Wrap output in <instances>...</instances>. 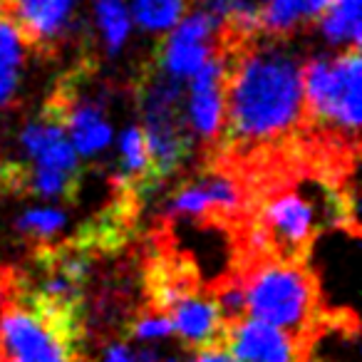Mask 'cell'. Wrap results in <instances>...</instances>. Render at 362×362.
Here are the masks:
<instances>
[{
	"label": "cell",
	"mask_w": 362,
	"mask_h": 362,
	"mask_svg": "<svg viewBox=\"0 0 362 362\" xmlns=\"http://www.w3.org/2000/svg\"><path fill=\"white\" fill-rule=\"evenodd\" d=\"M226 42V119L221 136L236 149H258L288 136L305 115L303 65L278 40Z\"/></svg>",
	"instance_id": "6da1fadb"
},
{
	"label": "cell",
	"mask_w": 362,
	"mask_h": 362,
	"mask_svg": "<svg viewBox=\"0 0 362 362\" xmlns=\"http://www.w3.org/2000/svg\"><path fill=\"white\" fill-rule=\"evenodd\" d=\"M246 315L271 322L310 347L325 330L317 278L305 263L256 258L241 273Z\"/></svg>",
	"instance_id": "7a4b0ae2"
},
{
	"label": "cell",
	"mask_w": 362,
	"mask_h": 362,
	"mask_svg": "<svg viewBox=\"0 0 362 362\" xmlns=\"http://www.w3.org/2000/svg\"><path fill=\"white\" fill-rule=\"evenodd\" d=\"M85 325L40 303L23 283H0V362H85Z\"/></svg>",
	"instance_id": "3957f363"
},
{
	"label": "cell",
	"mask_w": 362,
	"mask_h": 362,
	"mask_svg": "<svg viewBox=\"0 0 362 362\" xmlns=\"http://www.w3.org/2000/svg\"><path fill=\"white\" fill-rule=\"evenodd\" d=\"M141 132L146 136L156 187L174 176L192 154L194 136L184 107V82L149 65L139 82Z\"/></svg>",
	"instance_id": "277c9868"
},
{
	"label": "cell",
	"mask_w": 362,
	"mask_h": 362,
	"mask_svg": "<svg viewBox=\"0 0 362 362\" xmlns=\"http://www.w3.org/2000/svg\"><path fill=\"white\" fill-rule=\"evenodd\" d=\"M362 60L360 47L335 57H315L303 67L305 112L320 129L355 141L362 122Z\"/></svg>",
	"instance_id": "5b68a950"
},
{
	"label": "cell",
	"mask_w": 362,
	"mask_h": 362,
	"mask_svg": "<svg viewBox=\"0 0 362 362\" xmlns=\"http://www.w3.org/2000/svg\"><path fill=\"white\" fill-rule=\"evenodd\" d=\"M21 144L28 156V166L21 164V187L42 199L72 202L82 184V164L55 102L47 100L40 115L23 129Z\"/></svg>",
	"instance_id": "8992f818"
},
{
	"label": "cell",
	"mask_w": 362,
	"mask_h": 362,
	"mask_svg": "<svg viewBox=\"0 0 362 362\" xmlns=\"http://www.w3.org/2000/svg\"><path fill=\"white\" fill-rule=\"evenodd\" d=\"M317 233L315 204L305 194L288 189L266 199L253 233L258 258L305 263Z\"/></svg>",
	"instance_id": "52a82bcc"
},
{
	"label": "cell",
	"mask_w": 362,
	"mask_h": 362,
	"mask_svg": "<svg viewBox=\"0 0 362 362\" xmlns=\"http://www.w3.org/2000/svg\"><path fill=\"white\" fill-rule=\"evenodd\" d=\"M221 42L223 33L216 18L204 8H197L169 30L156 52V67L174 80L184 82L206 65L209 57L221 47Z\"/></svg>",
	"instance_id": "ba28073f"
},
{
	"label": "cell",
	"mask_w": 362,
	"mask_h": 362,
	"mask_svg": "<svg viewBox=\"0 0 362 362\" xmlns=\"http://www.w3.org/2000/svg\"><path fill=\"white\" fill-rule=\"evenodd\" d=\"M226 75H228V50L221 42L209 62L192 75L187 92V122L192 136L204 144H216L221 139L223 119H226Z\"/></svg>",
	"instance_id": "9c48e42d"
},
{
	"label": "cell",
	"mask_w": 362,
	"mask_h": 362,
	"mask_svg": "<svg viewBox=\"0 0 362 362\" xmlns=\"http://www.w3.org/2000/svg\"><path fill=\"white\" fill-rule=\"evenodd\" d=\"M3 13L16 23L28 45L37 52H55L77 25L80 0H6Z\"/></svg>",
	"instance_id": "30bf717a"
},
{
	"label": "cell",
	"mask_w": 362,
	"mask_h": 362,
	"mask_svg": "<svg viewBox=\"0 0 362 362\" xmlns=\"http://www.w3.org/2000/svg\"><path fill=\"white\" fill-rule=\"evenodd\" d=\"M223 347L236 362H305L308 355V347L298 337L256 317L228 322Z\"/></svg>",
	"instance_id": "8fae6325"
},
{
	"label": "cell",
	"mask_w": 362,
	"mask_h": 362,
	"mask_svg": "<svg viewBox=\"0 0 362 362\" xmlns=\"http://www.w3.org/2000/svg\"><path fill=\"white\" fill-rule=\"evenodd\" d=\"M243 194L233 176L226 171H206L199 179L171 197L169 214L181 218H206V216H231L241 209Z\"/></svg>",
	"instance_id": "7c38bea8"
},
{
	"label": "cell",
	"mask_w": 362,
	"mask_h": 362,
	"mask_svg": "<svg viewBox=\"0 0 362 362\" xmlns=\"http://www.w3.org/2000/svg\"><path fill=\"white\" fill-rule=\"evenodd\" d=\"M166 315L171 317L174 335L179 337L189 350H204V347L223 345V322L211 293H202L199 288L184 293Z\"/></svg>",
	"instance_id": "4fadbf2b"
},
{
	"label": "cell",
	"mask_w": 362,
	"mask_h": 362,
	"mask_svg": "<svg viewBox=\"0 0 362 362\" xmlns=\"http://www.w3.org/2000/svg\"><path fill=\"white\" fill-rule=\"evenodd\" d=\"M119 181L129 197H144L146 192L156 189L154 174H151V159L146 136L139 124L129 127L119 136Z\"/></svg>",
	"instance_id": "5bb4252c"
},
{
	"label": "cell",
	"mask_w": 362,
	"mask_h": 362,
	"mask_svg": "<svg viewBox=\"0 0 362 362\" xmlns=\"http://www.w3.org/2000/svg\"><path fill=\"white\" fill-rule=\"evenodd\" d=\"M28 42L16 23L0 11V112L13 105L23 80Z\"/></svg>",
	"instance_id": "9a60e30c"
},
{
	"label": "cell",
	"mask_w": 362,
	"mask_h": 362,
	"mask_svg": "<svg viewBox=\"0 0 362 362\" xmlns=\"http://www.w3.org/2000/svg\"><path fill=\"white\" fill-rule=\"evenodd\" d=\"M320 30L330 45L360 47V0H332L320 18Z\"/></svg>",
	"instance_id": "2e32d148"
},
{
	"label": "cell",
	"mask_w": 362,
	"mask_h": 362,
	"mask_svg": "<svg viewBox=\"0 0 362 362\" xmlns=\"http://www.w3.org/2000/svg\"><path fill=\"white\" fill-rule=\"evenodd\" d=\"M95 21L107 55H117L127 45L132 33V18L127 6L122 0H95Z\"/></svg>",
	"instance_id": "e0dca14e"
},
{
	"label": "cell",
	"mask_w": 362,
	"mask_h": 362,
	"mask_svg": "<svg viewBox=\"0 0 362 362\" xmlns=\"http://www.w3.org/2000/svg\"><path fill=\"white\" fill-rule=\"evenodd\" d=\"M187 16V0H132L129 18L146 33H169Z\"/></svg>",
	"instance_id": "ac0fdd59"
},
{
	"label": "cell",
	"mask_w": 362,
	"mask_h": 362,
	"mask_svg": "<svg viewBox=\"0 0 362 362\" xmlns=\"http://www.w3.org/2000/svg\"><path fill=\"white\" fill-rule=\"evenodd\" d=\"M67 223V214L62 209L55 206H33L25 214L18 216V231L25 238L35 241L37 246H47L52 243V238L65 228Z\"/></svg>",
	"instance_id": "d6986e66"
},
{
	"label": "cell",
	"mask_w": 362,
	"mask_h": 362,
	"mask_svg": "<svg viewBox=\"0 0 362 362\" xmlns=\"http://www.w3.org/2000/svg\"><path fill=\"white\" fill-rule=\"evenodd\" d=\"M261 33L268 37L291 35L300 25H305L298 0H263L261 3Z\"/></svg>",
	"instance_id": "ffe728a7"
},
{
	"label": "cell",
	"mask_w": 362,
	"mask_h": 362,
	"mask_svg": "<svg viewBox=\"0 0 362 362\" xmlns=\"http://www.w3.org/2000/svg\"><path fill=\"white\" fill-rule=\"evenodd\" d=\"M171 335H174L171 317L161 310L144 308L141 313H136L134 320H129V337L136 342H154V340H164V337H171Z\"/></svg>",
	"instance_id": "44dd1931"
},
{
	"label": "cell",
	"mask_w": 362,
	"mask_h": 362,
	"mask_svg": "<svg viewBox=\"0 0 362 362\" xmlns=\"http://www.w3.org/2000/svg\"><path fill=\"white\" fill-rule=\"evenodd\" d=\"M97 362H161V355L144 342L136 340H112L102 350Z\"/></svg>",
	"instance_id": "7402d4cb"
},
{
	"label": "cell",
	"mask_w": 362,
	"mask_h": 362,
	"mask_svg": "<svg viewBox=\"0 0 362 362\" xmlns=\"http://www.w3.org/2000/svg\"><path fill=\"white\" fill-rule=\"evenodd\" d=\"M332 0H298V6H300V13H303V21L308 23H315L325 16V11L330 8Z\"/></svg>",
	"instance_id": "603a6c76"
},
{
	"label": "cell",
	"mask_w": 362,
	"mask_h": 362,
	"mask_svg": "<svg viewBox=\"0 0 362 362\" xmlns=\"http://www.w3.org/2000/svg\"><path fill=\"white\" fill-rule=\"evenodd\" d=\"M21 187V166L0 159V194Z\"/></svg>",
	"instance_id": "cb8c5ba5"
},
{
	"label": "cell",
	"mask_w": 362,
	"mask_h": 362,
	"mask_svg": "<svg viewBox=\"0 0 362 362\" xmlns=\"http://www.w3.org/2000/svg\"><path fill=\"white\" fill-rule=\"evenodd\" d=\"M189 362H236V360H233L226 347L216 345V347H204V350H194V357Z\"/></svg>",
	"instance_id": "d4e9b609"
},
{
	"label": "cell",
	"mask_w": 362,
	"mask_h": 362,
	"mask_svg": "<svg viewBox=\"0 0 362 362\" xmlns=\"http://www.w3.org/2000/svg\"><path fill=\"white\" fill-rule=\"evenodd\" d=\"M3 3H6V0H0V6H3Z\"/></svg>",
	"instance_id": "484cf974"
}]
</instances>
